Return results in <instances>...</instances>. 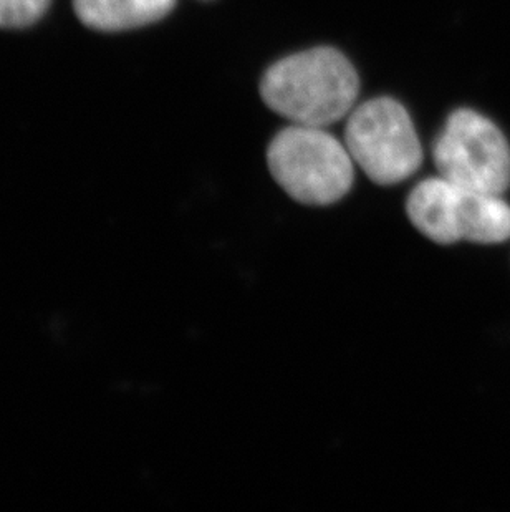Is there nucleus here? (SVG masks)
<instances>
[{"label": "nucleus", "mask_w": 510, "mask_h": 512, "mask_svg": "<svg viewBox=\"0 0 510 512\" xmlns=\"http://www.w3.org/2000/svg\"><path fill=\"white\" fill-rule=\"evenodd\" d=\"M358 73L342 52L317 47L274 63L260 82L265 105L294 125H333L352 112Z\"/></svg>", "instance_id": "obj_1"}, {"label": "nucleus", "mask_w": 510, "mask_h": 512, "mask_svg": "<svg viewBox=\"0 0 510 512\" xmlns=\"http://www.w3.org/2000/svg\"><path fill=\"white\" fill-rule=\"evenodd\" d=\"M267 165L290 198L305 206H330L345 198L355 161L345 141L318 126L292 125L270 141Z\"/></svg>", "instance_id": "obj_2"}, {"label": "nucleus", "mask_w": 510, "mask_h": 512, "mask_svg": "<svg viewBox=\"0 0 510 512\" xmlns=\"http://www.w3.org/2000/svg\"><path fill=\"white\" fill-rule=\"evenodd\" d=\"M406 213L429 241L499 244L510 237V206L496 194L462 188L448 179H424L411 191Z\"/></svg>", "instance_id": "obj_3"}, {"label": "nucleus", "mask_w": 510, "mask_h": 512, "mask_svg": "<svg viewBox=\"0 0 510 512\" xmlns=\"http://www.w3.org/2000/svg\"><path fill=\"white\" fill-rule=\"evenodd\" d=\"M345 145L373 183L393 186L423 163V146L406 108L393 98H373L350 113Z\"/></svg>", "instance_id": "obj_4"}, {"label": "nucleus", "mask_w": 510, "mask_h": 512, "mask_svg": "<svg viewBox=\"0 0 510 512\" xmlns=\"http://www.w3.org/2000/svg\"><path fill=\"white\" fill-rule=\"evenodd\" d=\"M441 178L479 193H506L510 148L506 136L486 116L462 108L449 116L433 148Z\"/></svg>", "instance_id": "obj_5"}, {"label": "nucleus", "mask_w": 510, "mask_h": 512, "mask_svg": "<svg viewBox=\"0 0 510 512\" xmlns=\"http://www.w3.org/2000/svg\"><path fill=\"white\" fill-rule=\"evenodd\" d=\"M178 0H73L82 24L102 32L138 29L163 19Z\"/></svg>", "instance_id": "obj_6"}, {"label": "nucleus", "mask_w": 510, "mask_h": 512, "mask_svg": "<svg viewBox=\"0 0 510 512\" xmlns=\"http://www.w3.org/2000/svg\"><path fill=\"white\" fill-rule=\"evenodd\" d=\"M50 0H0V29H24L49 9Z\"/></svg>", "instance_id": "obj_7"}]
</instances>
